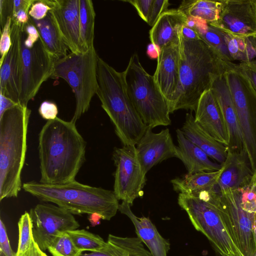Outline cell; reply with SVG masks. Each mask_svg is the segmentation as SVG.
Instances as JSON below:
<instances>
[{
  "mask_svg": "<svg viewBox=\"0 0 256 256\" xmlns=\"http://www.w3.org/2000/svg\"><path fill=\"white\" fill-rule=\"evenodd\" d=\"M187 21V16L178 8L165 11L150 30L151 43L160 50L179 42L182 28Z\"/></svg>",
  "mask_w": 256,
  "mask_h": 256,
  "instance_id": "603a6c76",
  "label": "cell"
},
{
  "mask_svg": "<svg viewBox=\"0 0 256 256\" xmlns=\"http://www.w3.org/2000/svg\"><path fill=\"white\" fill-rule=\"evenodd\" d=\"M18 242L16 256L21 254L30 248L33 237V223L30 214L25 212L20 216L18 222Z\"/></svg>",
  "mask_w": 256,
  "mask_h": 256,
  "instance_id": "e575fe53",
  "label": "cell"
},
{
  "mask_svg": "<svg viewBox=\"0 0 256 256\" xmlns=\"http://www.w3.org/2000/svg\"><path fill=\"white\" fill-rule=\"evenodd\" d=\"M118 210L131 220L137 237L146 245L152 256H168L170 242L160 234L148 218L137 217L132 211L130 205L125 202L119 204Z\"/></svg>",
  "mask_w": 256,
  "mask_h": 256,
  "instance_id": "7402d4cb",
  "label": "cell"
},
{
  "mask_svg": "<svg viewBox=\"0 0 256 256\" xmlns=\"http://www.w3.org/2000/svg\"><path fill=\"white\" fill-rule=\"evenodd\" d=\"M34 242L42 251L62 232L77 230L80 226L73 214L58 206L38 204L30 210Z\"/></svg>",
  "mask_w": 256,
  "mask_h": 256,
  "instance_id": "4fadbf2b",
  "label": "cell"
},
{
  "mask_svg": "<svg viewBox=\"0 0 256 256\" xmlns=\"http://www.w3.org/2000/svg\"><path fill=\"white\" fill-rule=\"evenodd\" d=\"M98 56L92 47L79 54L70 52L54 60L52 78H61L70 86L76 99V108L70 120L76 124L90 108L98 88Z\"/></svg>",
  "mask_w": 256,
  "mask_h": 256,
  "instance_id": "ba28073f",
  "label": "cell"
},
{
  "mask_svg": "<svg viewBox=\"0 0 256 256\" xmlns=\"http://www.w3.org/2000/svg\"><path fill=\"white\" fill-rule=\"evenodd\" d=\"M237 66L250 80L256 91V60L248 62H240Z\"/></svg>",
  "mask_w": 256,
  "mask_h": 256,
  "instance_id": "7bdbcfd3",
  "label": "cell"
},
{
  "mask_svg": "<svg viewBox=\"0 0 256 256\" xmlns=\"http://www.w3.org/2000/svg\"><path fill=\"white\" fill-rule=\"evenodd\" d=\"M0 250L4 256H16V253L10 246L6 228L2 219L0 220Z\"/></svg>",
  "mask_w": 256,
  "mask_h": 256,
  "instance_id": "60d3db41",
  "label": "cell"
},
{
  "mask_svg": "<svg viewBox=\"0 0 256 256\" xmlns=\"http://www.w3.org/2000/svg\"><path fill=\"white\" fill-rule=\"evenodd\" d=\"M0 116H2L6 110L18 104L1 93H0Z\"/></svg>",
  "mask_w": 256,
  "mask_h": 256,
  "instance_id": "bcb514c9",
  "label": "cell"
},
{
  "mask_svg": "<svg viewBox=\"0 0 256 256\" xmlns=\"http://www.w3.org/2000/svg\"><path fill=\"white\" fill-rule=\"evenodd\" d=\"M38 112L44 120H50L57 118L58 108L56 104L50 101H44L38 108Z\"/></svg>",
  "mask_w": 256,
  "mask_h": 256,
  "instance_id": "b9f144b4",
  "label": "cell"
},
{
  "mask_svg": "<svg viewBox=\"0 0 256 256\" xmlns=\"http://www.w3.org/2000/svg\"><path fill=\"white\" fill-rule=\"evenodd\" d=\"M122 74L128 95L144 123L151 129L170 124L168 101L137 54L132 56Z\"/></svg>",
  "mask_w": 256,
  "mask_h": 256,
  "instance_id": "52a82bcc",
  "label": "cell"
},
{
  "mask_svg": "<svg viewBox=\"0 0 256 256\" xmlns=\"http://www.w3.org/2000/svg\"><path fill=\"white\" fill-rule=\"evenodd\" d=\"M180 36L188 40L200 38L196 30L193 28L184 25L182 30Z\"/></svg>",
  "mask_w": 256,
  "mask_h": 256,
  "instance_id": "f6af8a7d",
  "label": "cell"
},
{
  "mask_svg": "<svg viewBox=\"0 0 256 256\" xmlns=\"http://www.w3.org/2000/svg\"><path fill=\"white\" fill-rule=\"evenodd\" d=\"M250 41L254 46L256 52V35L249 38Z\"/></svg>",
  "mask_w": 256,
  "mask_h": 256,
  "instance_id": "f907efd6",
  "label": "cell"
},
{
  "mask_svg": "<svg viewBox=\"0 0 256 256\" xmlns=\"http://www.w3.org/2000/svg\"><path fill=\"white\" fill-rule=\"evenodd\" d=\"M240 126L244 150L256 172V91L236 66L224 74Z\"/></svg>",
  "mask_w": 256,
  "mask_h": 256,
  "instance_id": "9c48e42d",
  "label": "cell"
},
{
  "mask_svg": "<svg viewBox=\"0 0 256 256\" xmlns=\"http://www.w3.org/2000/svg\"><path fill=\"white\" fill-rule=\"evenodd\" d=\"M176 132V158L183 162L188 174L216 171L222 168V164L210 160L202 150L185 136L180 129Z\"/></svg>",
  "mask_w": 256,
  "mask_h": 256,
  "instance_id": "cb8c5ba5",
  "label": "cell"
},
{
  "mask_svg": "<svg viewBox=\"0 0 256 256\" xmlns=\"http://www.w3.org/2000/svg\"><path fill=\"white\" fill-rule=\"evenodd\" d=\"M239 190L242 208L249 212L256 213V192L249 186Z\"/></svg>",
  "mask_w": 256,
  "mask_h": 256,
  "instance_id": "8d00e7d4",
  "label": "cell"
},
{
  "mask_svg": "<svg viewBox=\"0 0 256 256\" xmlns=\"http://www.w3.org/2000/svg\"><path fill=\"white\" fill-rule=\"evenodd\" d=\"M223 167L216 171L203 172L186 174L171 180L174 190L180 194H194L210 189L217 184Z\"/></svg>",
  "mask_w": 256,
  "mask_h": 256,
  "instance_id": "83f0119b",
  "label": "cell"
},
{
  "mask_svg": "<svg viewBox=\"0 0 256 256\" xmlns=\"http://www.w3.org/2000/svg\"><path fill=\"white\" fill-rule=\"evenodd\" d=\"M22 188L40 200L55 204L72 214H96L110 220L118 210V200L114 191L76 180L62 184L30 181L24 183Z\"/></svg>",
  "mask_w": 256,
  "mask_h": 256,
  "instance_id": "3957f363",
  "label": "cell"
},
{
  "mask_svg": "<svg viewBox=\"0 0 256 256\" xmlns=\"http://www.w3.org/2000/svg\"><path fill=\"white\" fill-rule=\"evenodd\" d=\"M180 64V38L179 42L164 46L160 50L153 76L156 85L168 104L178 86Z\"/></svg>",
  "mask_w": 256,
  "mask_h": 256,
  "instance_id": "d6986e66",
  "label": "cell"
},
{
  "mask_svg": "<svg viewBox=\"0 0 256 256\" xmlns=\"http://www.w3.org/2000/svg\"><path fill=\"white\" fill-rule=\"evenodd\" d=\"M86 148L76 124L58 117L48 120L38 134L40 182L62 184L75 180L85 161Z\"/></svg>",
  "mask_w": 256,
  "mask_h": 256,
  "instance_id": "6da1fadb",
  "label": "cell"
},
{
  "mask_svg": "<svg viewBox=\"0 0 256 256\" xmlns=\"http://www.w3.org/2000/svg\"><path fill=\"white\" fill-rule=\"evenodd\" d=\"M254 1H255L256 6V0H254Z\"/></svg>",
  "mask_w": 256,
  "mask_h": 256,
  "instance_id": "f5cc1de1",
  "label": "cell"
},
{
  "mask_svg": "<svg viewBox=\"0 0 256 256\" xmlns=\"http://www.w3.org/2000/svg\"><path fill=\"white\" fill-rule=\"evenodd\" d=\"M170 6L168 0H154L147 24L152 27L160 15L168 10Z\"/></svg>",
  "mask_w": 256,
  "mask_h": 256,
  "instance_id": "74e56055",
  "label": "cell"
},
{
  "mask_svg": "<svg viewBox=\"0 0 256 256\" xmlns=\"http://www.w3.org/2000/svg\"></svg>",
  "mask_w": 256,
  "mask_h": 256,
  "instance_id": "db71d44e",
  "label": "cell"
},
{
  "mask_svg": "<svg viewBox=\"0 0 256 256\" xmlns=\"http://www.w3.org/2000/svg\"><path fill=\"white\" fill-rule=\"evenodd\" d=\"M220 194L241 254L242 256H256V213L249 212L242 208L239 189L220 190Z\"/></svg>",
  "mask_w": 256,
  "mask_h": 256,
  "instance_id": "7c38bea8",
  "label": "cell"
},
{
  "mask_svg": "<svg viewBox=\"0 0 256 256\" xmlns=\"http://www.w3.org/2000/svg\"><path fill=\"white\" fill-rule=\"evenodd\" d=\"M25 28L12 22V46L0 65V93L20 104L21 42Z\"/></svg>",
  "mask_w": 256,
  "mask_h": 256,
  "instance_id": "9a60e30c",
  "label": "cell"
},
{
  "mask_svg": "<svg viewBox=\"0 0 256 256\" xmlns=\"http://www.w3.org/2000/svg\"><path fill=\"white\" fill-rule=\"evenodd\" d=\"M50 10L46 0H36L28 12V15L31 18L39 20L44 18Z\"/></svg>",
  "mask_w": 256,
  "mask_h": 256,
  "instance_id": "f35d334b",
  "label": "cell"
},
{
  "mask_svg": "<svg viewBox=\"0 0 256 256\" xmlns=\"http://www.w3.org/2000/svg\"><path fill=\"white\" fill-rule=\"evenodd\" d=\"M13 13L12 0H0V22L1 29L4 26L8 18H12Z\"/></svg>",
  "mask_w": 256,
  "mask_h": 256,
  "instance_id": "ee69618b",
  "label": "cell"
},
{
  "mask_svg": "<svg viewBox=\"0 0 256 256\" xmlns=\"http://www.w3.org/2000/svg\"><path fill=\"white\" fill-rule=\"evenodd\" d=\"M160 52V50L155 44L151 43L147 46L146 53L151 58H158Z\"/></svg>",
  "mask_w": 256,
  "mask_h": 256,
  "instance_id": "c3c4849f",
  "label": "cell"
},
{
  "mask_svg": "<svg viewBox=\"0 0 256 256\" xmlns=\"http://www.w3.org/2000/svg\"><path fill=\"white\" fill-rule=\"evenodd\" d=\"M39 256H48L44 251L41 250L38 247Z\"/></svg>",
  "mask_w": 256,
  "mask_h": 256,
  "instance_id": "816d5d0a",
  "label": "cell"
},
{
  "mask_svg": "<svg viewBox=\"0 0 256 256\" xmlns=\"http://www.w3.org/2000/svg\"><path fill=\"white\" fill-rule=\"evenodd\" d=\"M181 130L187 138L199 147L210 158L220 164H224L228 154L226 146L204 131L196 122L192 112L186 114Z\"/></svg>",
  "mask_w": 256,
  "mask_h": 256,
  "instance_id": "d4e9b609",
  "label": "cell"
},
{
  "mask_svg": "<svg viewBox=\"0 0 256 256\" xmlns=\"http://www.w3.org/2000/svg\"><path fill=\"white\" fill-rule=\"evenodd\" d=\"M181 64L178 88L168 106L170 113L180 109L196 110L213 78L236 64L222 60L201 38L188 40L180 35Z\"/></svg>",
  "mask_w": 256,
  "mask_h": 256,
  "instance_id": "7a4b0ae2",
  "label": "cell"
},
{
  "mask_svg": "<svg viewBox=\"0 0 256 256\" xmlns=\"http://www.w3.org/2000/svg\"><path fill=\"white\" fill-rule=\"evenodd\" d=\"M222 166L223 171L217 182L220 191L237 190L249 186L254 173L246 152L238 153L228 151Z\"/></svg>",
  "mask_w": 256,
  "mask_h": 256,
  "instance_id": "44dd1931",
  "label": "cell"
},
{
  "mask_svg": "<svg viewBox=\"0 0 256 256\" xmlns=\"http://www.w3.org/2000/svg\"><path fill=\"white\" fill-rule=\"evenodd\" d=\"M194 20L193 28L200 38L212 48L224 61L232 62L224 38V32L206 22L192 18Z\"/></svg>",
  "mask_w": 256,
  "mask_h": 256,
  "instance_id": "f546056e",
  "label": "cell"
},
{
  "mask_svg": "<svg viewBox=\"0 0 256 256\" xmlns=\"http://www.w3.org/2000/svg\"><path fill=\"white\" fill-rule=\"evenodd\" d=\"M54 60L40 38L32 48L26 47L22 38L20 104L27 106L42 84L52 78Z\"/></svg>",
  "mask_w": 256,
  "mask_h": 256,
  "instance_id": "8fae6325",
  "label": "cell"
},
{
  "mask_svg": "<svg viewBox=\"0 0 256 256\" xmlns=\"http://www.w3.org/2000/svg\"><path fill=\"white\" fill-rule=\"evenodd\" d=\"M30 19L38 32L44 46L55 60L68 54V48L50 12L41 20H37L30 18Z\"/></svg>",
  "mask_w": 256,
  "mask_h": 256,
  "instance_id": "484cf974",
  "label": "cell"
},
{
  "mask_svg": "<svg viewBox=\"0 0 256 256\" xmlns=\"http://www.w3.org/2000/svg\"><path fill=\"white\" fill-rule=\"evenodd\" d=\"M178 200L195 229L207 238L218 253L221 256H242L222 206L217 184L194 194L180 193Z\"/></svg>",
  "mask_w": 256,
  "mask_h": 256,
  "instance_id": "8992f818",
  "label": "cell"
},
{
  "mask_svg": "<svg viewBox=\"0 0 256 256\" xmlns=\"http://www.w3.org/2000/svg\"><path fill=\"white\" fill-rule=\"evenodd\" d=\"M80 44L84 52L94 47L96 12L91 0H80Z\"/></svg>",
  "mask_w": 256,
  "mask_h": 256,
  "instance_id": "4dcf8cb0",
  "label": "cell"
},
{
  "mask_svg": "<svg viewBox=\"0 0 256 256\" xmlns=\"http://www.w3.org/2000/svg\"><path fill=\"white\" fill-rule=\"evenodd\" d=\"M107 246L100 252L82 254L80 256H152L138 237H122L110 234Z\"/></svg>",
  "mask_w": 256,
  "mask_h": 256,
  "instance_id": "4316f807",
  "label": "cell"
},
{
  "mask_svg": "<svg viewBox=\"0 0 256 256\" xmlns=\"http://www.w3.org/2000/svg\"><path fill=\"white\" fill-rule=\"evenodd\" d=\"M16 256H39L38 246L34 240H33L30 248L27 251Z\"/></svg>",
  "mask_w": 256,
  "mask_h": 256,
  "instance_id": "7dc6e473",
  "label": "cell"
},
{
  "mask_svg": "<svg viewBox=\"0 0 256 256\" xmlns=\"http://www.w3.org/2000/svg\"><path fill=\"white\" fill-rule=\"evenodd\" d=\"M96 94L123 146H136L148 128L144 123L127 92L122 72L101 58L98 62Z\"/></svg>",
  "mask_w": 256,
  "mask_h": 256,
  "instance_id": "277c9868",
  "label": "cell"
},
{
  "mask_svg": "<svg viewBox=\"0 0 256 256\" xmlns=\"http://www.w3.org/2000/svg\"><path fill=\"white\" fill-rule=\"evenodd\" d=\"M48 250L52 256H80L82 252L76 247L67 232L58 235Z\"/></svg>",
  "mask_w": 256,
  "mask_h": 256,
  "instance_id": "836d02e7",
  "label": "cell"
},
{
  "mask_svg": "<svg viewBox=\"0 0 256 256\" xmlns=\"http://www.w3.org/2000/svg\"><path fill=\"white\" fill-rule=\"evenodd\" d=\"M30 114L27 106L18 104L0 116V201L16 198L22 188Z\"/></svg>",
  "mask_w": 256,
  "mask_h": 256,
  "instance_id": "5b68a950",
  "label": "cell"
},
{
  "mask_svg": "<svg viewBox=\"0 0 256 256\" xmlns=\"http://www.w3.org/2000/svg\"><path fill=\"white\" fill-rule=\"evenodd\" d=\"M249 186L256 192V172L253 174Z\"/></svg>",
  "mask_w": 256,
  "mask_h": 256,
  "instance_id": "681fc988",
  "label": "cell"
},
{
  "mask_svg": "<svg viewBox=\"0 0 256 256\" xmlns=\"http://www.w3.org/2000/svg\"><path fill=\"white\" fill-rule=\"evenodd\" d=\"M50 12L70 52H84L80 41V0H46Z\"/></svg>",
  "mask_w": 256,
  "mask_h": 256,
  "instance_id": "2e32d148",
  "label": "cell"
},
{
  "mask_svg": "<svg viewBox=\"0 0 256 256\" xmlns=\"http://www.w3.org/2000/svg\"><path fill=\"white\" fill-rule=\"evenodd\" d=\"M210 90L218 103L226 128L227 150L238 153L246 152L236 112L224 74L213 78Z\"/></svg>",
  "mask_w": 256,
  "mask_h": 256,
  "instance_id": "e0dca14e",
  "label": "cell"
},
{
  "mask_svg": "<svg viewBox=\"0 0 256 256\" xmlns=\"http://www.w3.org/2000/svg\"><path fill=\"white\" fill-rule=\"evenodd\" d=\"M112 160L116 168L113 191L118 200L132 206L136 198L143 196L146 182V173L140 162L136 146L116 148Z\"/></svg>",
  "mask_w": 256,
  "mask_h": 256,
  "instance_id": "30bf717a",
  "label": "cell"
},
{
  "mask_svg": "<svg viewBox=\"0 0 256 256\" xmlns=\"http://www.w3.org/2000/svg\"><path fill=\"white\" fill-rule=\"evenodd\" d=\"M123 2H129L132 5L140 16L148 23L154 0H129Z\"/></svg>",
  "mask_w": 256,
  "mask_h": 256,
  "instance_id": "ab89813d",
  "label": "cell"
},
{
  "mask_svg": "<svg viewBox=\"0 0 256 256\" xmlns=\"http://www.w3.org/2000/svg\"><path fill=\"white\" fill-rule=\"evenodd\" d=\"M220 6V0H184L178 9L188 18L200 20L210 24L218 20Z\"/></svg>",
  "mask_w": 256,
  "mask_h": 256,
  "instance_id": "f1b7e54d",
  "label": "cell"
},
{
  "mask_svg": "<svg viewBox=\"0 0 256 256\" xmlns=\"http://www.w3.org/2000/svg\"><path fill=\"white\" fill-rule=\"evenodd\" d=\"M218 20L210 24L234 36L250 38L256 35L254 0H220Z\"/></svg>",
  "mask_w": 256,
  "mask_h": 256,
  "instance_id": "5bb4252c",
  "label": "cell"
},
{
  "mask_svg": "<svg viewBox=\"0 0 256 256\" xmlns=\"http://www.w3.org/2000/svg\"><path fill=\"white\" fill-rule=\"evenodd\" d=\"M12 18H8L6 22L1 29L0 40V65L2 64L4 58L12 46L10 34Z\"/></svg>",
  "mask_w": 256,
  "mask_h": 256,
  "instance_id": "d590c367",
  "label": "cell"
},
{
  "mask_svg": "<svg viewBox=\"0 0 256 256\" xmlns=\"http://www.w3.org/2000/svg\"><path fill=\"white\" fill-rule=\"evenodd\" d=\"M224 38L232 60L248 62L256 57V50L249 38L234 36L224 32Z\"/></svg>",
  "mask_w": 256,
  "mask_h": 256,
  "instance_id": "1f68e13d",
  "label": "cell"
},
{
  "mask_svg": "<svg viewBox=\"0 0 256 256\" xmlns=\"http://www.w3.org/2000/svg\"><path fill=\"white\" fill-rule=\"evenodd\" d=\"M76 247L82 252H100L107 246V242L98 234L86 230H75L66 232Z\"/></svg>",
  "mask_w": 256,
  "mask_h": 256,
  "instance_id": "d6a6232c",
  "label": "cell"
},
{
  "mask_svg": "<svg viewBox=\"0 0 256 256\" xmlns=\"http://www.w3.org/2000/svg\"><path fill=\"white\" fill-rule=\"evenodd\" d=\"M148 128L136 145L140 162L146 173L153 166L168 158H176V146L169 129L154 132Z\"/></svg>",
  "mask_w": 256,
  "mask_h": 256,
  "instance_id": "ac0fdd59",
  "label": "cell"
},
{
  "mask_svg": "<svg viewBox=\"0 0 256 256\" xmlns=\"http://www.w3.org/2000/svg\"><path fill=\"white\" fill-rule=\"evenodd\" d=\"M194 120L212 138L227 146L228 138L226 128L220 106L210 89L200 98Z\"/></svg>",
  "mask_w": 256,
  "mask_h": 256,
  "instance_id": "ffe728a7",
  "label": "cell"
}]
</instances>
